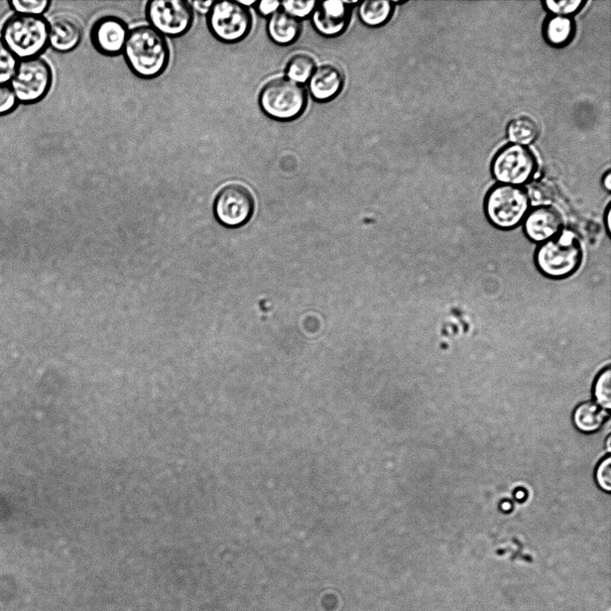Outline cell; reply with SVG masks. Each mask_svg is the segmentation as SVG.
<instances>
[{
	"instance_id": "cell-12",
	"label": "cell",
	"mask_w": 611,
	"mask_h": 611,
	"mask_svg": "<svg viewBox=\"0 0 611 611\" xmlns=\"http://www.w3.org/2000/svg\"><path fill=\"white\" fill-rule=\"evenodd\" d=\"M525 236L541 244L559 235L565 228L560 211L551 204L533 206L522 224Z\"/></svg>"
},
{
	"instance_id": "cell-14",
	"label": "cell",
	"mask_w": 611,
	"mask_h": 611,
	"mask_svg": "<svg viewBox=\"0 0 611 611\" xmlns=\"http://www.w3.org/2000/svg\"><path fill=\"white\" fill-rule=\"evenodd\" d=\"M348 20L349 14L346 4L340 0L322 3L313 15V24L316 29L326 36H335L342 33Z\"/></svg>"
},
{
	"instance_id": "cell-28",
	"label": "cell",
	"mask_w": 611,
	"mask_h": 611,
	"mask_svg": "<svg viewBox=\"0 0 611 611\" xmlns=\"http://www.w3.org/2000/svg\"><path fill=\"white\" fill-rule=\"evenodd\" d=\"M596 480L599 486L604 491L611 490V458L607 457L598 466L596 471Z\"/></svg>"
},
{
	"instance_id": "cell-7",
	"label": "cell",
	"mask_w": 611,
	"mask_h": 611,
	"mask_svg": "<svg viewBox=\"0 0 611 611\" xmlns=\"http://www.w3.org/2000/svg\"><path fill=\"white\" fill-rule=\"evenodd\" d=\"M251 24L249 11L238 2H214L206 16L210 34L226 44H234L246 38Z\"/></svg>"
},
{
	"instance_id": "cell-24",
	"label": "cell",
	"mask_w": 611,
	"mask_h": 611,
	"mask_svg": "<svg viewBox=\"0 0 611 611\" xmlns=\"http://www.w3.org/2000/svg\"><path fill=\"white\" fill-rule=\"evenodd\" d=\"M18 65V58L0 39V83H11Z\"/></svg>"
},
{
	"instance_id": "cell-27",
	"label": "cell",
	"mask_w": 611,
	"mask_h": 611,
	"mask_svg": "<svg viewBox=\"0 0 611 611\" xmlns=\"http://www.w3.org/2000/svg\"><path fill=\"white\" fill-rule=\"evenodd\" d=\"M18 101L11 84L0 83V115L13 111Z\"/></svg>"
},
{
	"instance_id": "cell-5",
	"label": "cell",
	"mask_w": 611,
	"mask_h": 611,
	"mask_svg": "<svg viewBox=\"0 0 611 611\" xmlns=\"http://www.w3.org/2000/svg\"><path fill=\"white\" fill-rule=\"evenodd\" d=\"M539 164L530 147L508 144L494 155L490 171L497 184L526 187L536 179Z\"/></svg>"
},
{
	"instance_id": "cell-17",
	"label": "cell",
	"mask_w": 611,
	"mask_h": 611,
	"mask_svg": "<svg viewBox=\"0 0 611 611\" xmlns=\"http://www.w3.org/2000/svg\"><path fill=\"white\" fill-rule=\"evenodd\" d=\"M300 30L299 21L285 12L274 13L269 22V34L280 44H290L296 41Z\"/></svg>"
},
{
	"instance_id": "cell-22",
	"label": "cell",
	"mask_w": 611,
	"mask_h": 611,
	"mask_svg": "<svg viewBox=\"0 0 611 611\" xmlns=\"http://www.w3.org/2000/svg\"><path fill=\"white\" fill-rule=\"evenodd\" d=\"M313 60L306 54L294 56L288 66V76L290 80L301 83L306 82L314 72Z\"/></svg>"
},
{
	"instance_id": "cell-2",
	"label": "cell",
	"mask_w": 611,
	"mask_h": 611,
	"mask_svg": "<svg viewBox=\"0 0 611 611\" xmlns=\"http://www.w3.org/2000/svg\"><path fill=\"white\" fill-rule=\"evenodd\" d=\"M583 260L584 250L579 234L566 227L553 239L538 244L534 254L538 273L556 282L573 277L581 269Z\"/></svg>"
},
{
	"instance_id": "cell-18",
	"label": "cell",
	"mask_w": 611,
	"mask_h": 611,
	"mask_svg": "<svg viewBox=\"0 0 611 611\" xmlns=\"http://www.w3.org/2000/svg\"><path fill=\"white\" fill-rule=\"evenodd\" d=\"M506 133L511 144L529 147L538 139L540 130L533 118L521 115L510 121Z\"/></svg>"
},
{
	"instance_id": "cell-19",
	"label": "cell",
	"mask_w": 611,
	"mask_h": 611,
	"mask_svg": "<svg viewBox=\"0 0 611 611\" xmlns=\"http://www.w3.org/2000/svg\"><path fill=\"white\" fill-rule=\"evenodd\" d=\"M393 12V4L387 0H368L361 4L359 15L361 21L371 27L385 24Z\"/></svg>"
},
{
	"instance_id": "cell-30",
	"label": "cell",
	"mask_w": 611,
	"mask_h": 611,
	"mask_svg": "<svg viewBox=\"0 0 611 611\" xmlns=\"http://www.w3.org/2000/svg\"><path fill=\"white\" fill-rule=\"evenodd\" d=\"M281 5L282 4L277 2V0H274V2L272 0H264L259 4V11L263 15L269 16L276 13Z\"/></svg>"
},
{
	"instance_id": "cell-16",
	"label": "cell",
	"mask_w": 611,
	"mask_h": 611,
	"mask_svg": "<svg viewBox=\"0 0 611 611\" xmlns=\"http://www.w3.org/2000/svg\"><path fill=\"white\" fill-rule=\"evenodd\" d=\"M343 85V75L339 69L332 65L318 67L310 77L312 95L320 101L335 97Z\"/></svg>"
},
{
	"instance_id": "cell-3",
	"label": "cell",
	"mask_w": 611,
	"mask_h": 611,
	"mask_svg": "<svg viewBox=\"0 0 611 611\" xmlns=\"http://www.w3.org/2000/svg\"><path fill=\"white\" fill-rule=\"evenodd\" d=\"M533 207L526 187L496 184L483 199L486 219L495 228L512 231L522 226Z\"/></svg>"
},
{
	"instance_id": "cell-10",
	"label": "cell",
	"mask_w": 611,
	"mask_h": 611,
	"mask_svg": "<svg viewBox=\"0 0 611 611\" xmlns=\"http://www.w3.org/2000/svg\"><path fill=\"white\" fill-rule=\"evenodd\" d=\"M254 210L255 201L250 191L237 184L224 186L218 193L213 204L216 219L228 228L246 225Z\"/></svg>"
},
{
	"instance_id": "cell-26",
	"label": "cell",
	"mask_w": 611,
	"mask_h": 611,
	"mask_svg": "<svg viewBox=\"0 0 611 611\" xmlns=\"http://www.w3.org/2000/svg\"><path fill=\"white\" fill-rule=\"evenodd\" d=\"M316 2L310 0V2H293V0H287L282 3L285 12L290 16L298 19H304L308 17L314 10Z\"/></svg>"
},
{
	"instance_id": "cell-8",
	"label": "cell",
	"mask_w": 611,
	"mask_h": 611,
	"mask_svg": "<svg viewBox=\"0 0 611 611\" xmlns=\"http://www.w3.org/2000/svg\"><path fill=\"white\" fill-rule=\"evenodd\" d=\"M52 84V68L45 60L39 57L19 62L11 81L18 100L25 104H34L44 99Z\"/></svg>"
},
{
	"instance_id": "cell-6",
	"label": "cell",
	"mask_w": 611,
	"mask_h": 611,
	"mask_svg": "<svg viewBox=\"0 0 611 611\" xmlns=\"http://www.w3.org/2000/svg\"><path fill=\"white\" fill-rule=\"evenodd\" d=\"M149 27L166 39H179L190 32L194 12L186 0H150L146 5Z\"/></svg>"
},
{
	"instance_id": "cell-25",
	"label": "cell",
	"mask_w": 611,
	"mask_h": 611,
	"mask_svg": "<svg viewBox=\"0 0 611 611\" xmlns=\"http://www.w3.org/2000/svg\"><path fill=\"white\" fill-rule=\"evenodd\" d=\"M10 5L16 14L42 16L49 10L52 3L48 2V0H35V2L12 0Z\"/></svg>"
},
{
	"instance_id": "cell-33",
	"label": "cell",
	"mask_w": 611,
	"mask_h": 611,
	"mask_svg": "<svg viewBox=\"0 0 611 611\" xmlns=\"http://www.w3.org/2000/svg\"><path fill=\"white\" fill-rule=\"evenodd\" d=\"M600 186L606 193L610 194V192H611V171H610V170H607L606 172L603 173L601 179H600Z\"/></svg>"
},
{
	"instance_id": "cell-31",
	"label": "cell",
	"mask_w": 611,
	"mask_h": 611,
	"mask_svg": "<svg viewBox=\"0 0 611 611\" xmlns=\"http://www.w3.org/2000/svg\"><path fill=\"white\" fill-rule=\"evenodd\" d=\"M214 2L208 0V2H194L192 3V7L194 12H195L200 16H207Z\"/></svg>"
},
{
	"instance_id": "cell-13",
	"label": "cell",
	"mask_w": 611,
	"mask_h": 611,
	"mask_svg": "<svg viewBox=\"0 0 611 611\" xmlns=\"http://www.w3.org/2000/svg\"><path fill=\"white\" fill-rule=\"evenodd\" d=\"M49 24V45L55 52L70 53L79 47L83 38V29L75 18L60 15Z\"/></svg>"
},
{
	"instance_id": "cell-23",
	"label": "cell",
	"mask_w": 611,
	"mask_h": 611,
	"mask_svg": "<svg viewBox=\"0 0 611 611\" xmlns=\"http://www.w3.org/2000/svg\"><path fill=\"white\" fill-rule=\"evenodd\" d=\"M594 397L598 404L609 410L611 409V369L606 366L597 376L594 383Z\"/></svg>"
},
{
	"instance_id": "cell-15",
	"label": "cell",
	"mask_w": 611,
	"mask_h": 611,
	"mask_svg": "<svg viewBox=\"0 0 611 611\" xmlns=\"http://www.w3.org/2000/svg\"><path fill=\"white\" fill-rule=\"evenodd\" d=\"M576 24L574 19L548 15L542 26V36L551 47L563 49L575 38Z\"/></svg>"
},
{
	"instance_id": "cell-9",
	"label": "cell",
	"mask_w": 611,
	"mask_h": 611,
	"mask_svg": "<svg viewBox=\"0 0 611 611\" xmlns=\"http://www.w3.org/2000/svg\"><path fill=\"white\" fill-rule=\"evenodd\" d=\"M260 101L267 115L288 120L298 116L304 111L307 97L299 83L290 79L277 78L264 87Z\"/></svg>"
},
{
	"instance_id": "cell-21",
	"label": "cell",
	"mask_w": 611,
	"mask_h": 611,
	"mask_svg": "<svg viewBox=\"0 0 611 611\" xmlns=\"http://www.w3.org/2000/svg\"><path fill=\"white\" fill-rule=\"evenodd\" d=\"M541 4L548 15L574 19L588 3L584 0H543Z\"/></svg>"
},
{
	"instance_id": "cell-20",
	"label": "cell",
	"mask_w": 611,
	"mask_h": 611,
	"mask_svg": "<svg viewBox=\"0 0 611 611\" xmlns=\"http://www.w3.org/2000/svg\"><path fill=\"white\" fill-rule=\"evenodd\" d=\"M606 414L598 406L588 402L579 406L574 414L575 426L584 432H592L599 429Z\"/></svg>"
},
{
	"instance_id": "cell-29",
	"label": "cell",
	"mask_w": 611,
	"mask_h": 611,
	"mask_svg": "<svg viewBox=\"0 0 611 611\" xmlns=\"http://www.w3.org/2000/svg\"><path fill=\"white\" fill-rule=\"evenodd\" d=\"M533 206L548 204L549 194L545 186L539 183H531L526 186Z\"/></svg>"
},
{
	"instance_id": "cell-4",
	"label": "cell",
	"mask_w": 611,
	"mask_h": 611,
	"mask_svg": "<svg viewBox=\"0 0 611 611\" xmlns=\"http://www.w3.org/2000/svg\"><path fill=\"white\" fill-rule=\"evenodd\" d=\"M50 24L42 16L14 14L4 23L2 39L22 60L39 57L49 45Z\"/></svg>"
},
{
	"instance_id": "cell-1",
	"label": "cell",
	"mask_w": 611,
	"mask_h": 611,
	"mask_svg": "<svg viewBox=\"0 0 611 611\" xmlns=\"http://www.w3.org/2000/svg\"><path fill=\"white\" fill-rule=\"evenodd\" d=\"M122 55L132 74L147 81L162 76L171 57L167 39L149 26L131 30Z\"/></svg>"
},
{
	"instance_id": "cell-32",
	"label": "cell",
	"mask_w": 611,
	"mask_h": 611,
	"mask_svg": "<svg viewBox=\"0 0 611 611\" xmlns=\"http://www.w3.org/2000/svg\"><path fill=\"white\" fill-rule=\"evenodd\" d=\"M603 225L607 237L611 233V202H608L603 212Z\"/></svg>"
},
{
	"instance_id": "cell-11",
	"label": "cell",
	"mask_w": 611,
	"mask_h": 611,
	"mask_svg": "<svg viewBox=\"0 0 611 611\" xmlns=\"http://www.w3.org/2000/svg\"><path fill=\"white\" fill-rule=\"evenodd\" d=\"M130 32L129 25L124 20L106 15L98 19L91 26L90 41L99 55L115 58L123 53Z\"/></svg>"
}]
</instances>
